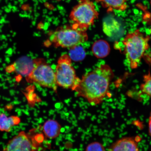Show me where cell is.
Wrapping results in <instances>:
<instances>
[{"mask_svg": "<svg viewBox=\"0 0 151 151\" xmlns=\"http://www.w3.org/2000/svg\"><path fill=\"white\" fill-rule=\"evenodd\" d=\"M11 68L17 73L27 76L32 70L34 65V60L27 56L22 57L11 65Z\"/></svg>", "mask_w": 151, "mask_h": 151, "instance_id": "9c48e42d", "label": "cell"}, {"mask_svg": "<svg viewBox=\"0 0 151 151\" xmlns=\"http://www.w3.org/2000/svg\"><path fill=\"white\" fill-rule=\"evenodd\" d=\"M109 43L103 40L100 39L94 42L92 46V52L94 56L99 58L106 57L110 52Z\"/></svg>", "mask_w": 151, "mask_h": 151, "instance_id": "30bf717a", "label": "cell"}, {"mask_svg": "<svg viewBox=\"0 0 151 151\" xmlns=\"http://www.w3.org/2000/svg\"><path fill=\"white\" fill-rule=\"evenodd\" d=\"M61 126L54 120H49L45 123L43 126V131L47 137L54 139L59 136L61 132Z\"/></svg>", "mask_w": 151, "mask_h": 151, "instance_id": "7c38bea8", "label": "cell"}, {"mask_svg": "<svg viewBox=\"0 0 151 151\" xmlns=\"http://www.w3.org/2000/svg\"><path fill=\"white\" fill-rule=\"evenodd\" d=\"M108 151H139L137 143L133 138L126 137L113 143Z\"/></svg>", "mask_w": 151, "mask_h": 151, "instance_id": "ba28073f", "label": "cell"}, {"mask_svg": "<svg viewBox=\"0 0 151 151\" xmlns=\"http://www.w3.org/2000/svg\"><path fill=\"white\" fill-rule=\"evenodd\" d=\"M143 81L140 86L141 91L151 98V74L150 73L143 76Z\"/></svg>", "mask_w": 151, "mask_h": 151, "instance_id": "2e32d148", "label": "cell"}, {"mask_svg": "<svg viewBox=\"0 0 151 151\" xmlns=\"http://www.w3.org/2000/svg\"><path fill=\"white\" fill-rule=\"evenodd\" d=\"M36 147L34 137L21 131L9 141L3 151H36Z\"/></svg>", "mask_w": 151, "mask_h": 151, "instance_id": "52a82bcc", "label": "cell"}, {"mask_svg": "<svg viewBox=\"0 0 151 151\" xmlns=\"http://www.w3.org/2000/svg\"><path fill=\"white\" fill-rule=\"evenodd\" d=\"M20 122V118L18 116H7L4 113H1L0 114V131L10 132L11 128L18 125Z\"/></svg>", "mask_w": 151, "mask_h": 151, "instance_id": "8fae6325", "label": "cell"}, {"mask_svg": "<svg viewBox=\"0 0 151 151\" xmlns=\"http://www.w3.org/2000/svg\"><path fill=\"white\" fill-rule=\"evenodd\" d=\"M114 76L109 65H100L84 75L74 91L92 105H99L108 95L109 84Z\"/></svg>", "mask_w": 151, "mask_h": 151, "instance_id": "6da1fadb", "label": "cell"}, {"mask_svg": "<svg viewBox=\"0 0 151 151\" xmlns=\"http://www.w3.org/2000/svg\"><path fill=\"white\" fill-rule=\"evenodd\" d=\"M147 16H148V17H145L144 19L148 23L150 24L151 26V13H150V14H146Z\"/></svg>", "mask_w": 151, "mask_h": 151, "instance_id": "ac0fdd59", "label": "cell"}, {"mask_svg": "<svg viewBox=\"0 0 151 151\" xmlns=\"http://www.w3.org/2000/svg\"><path fill=\"white\" fill-rule=\"evenodd\" d=\"M150 4H151V0H150Z\"/></svg>", "mask_w": 151, "mask_h": 151, "instance_id": "ffe728a7", "label": "cell"}, {"mask_svg": "<svg viewBox=\"0 0 151 151\" xmlns=\"http://www.w3.org/2000/svg\"><path fill=\"white\" fill-rule=\"evenodd\" d=\"M106 8L109 10H114L123 11L127 7V0H98Z\"/></svg>", "mask_w": 151, "mask_h": 151, "instance_id": "5bb4252c", "label": "cell"}, {"mask_svg": "<svg viewBox=\"0 0 151 151\" xmlns=\"http://www.w3.org/2000/svg\"><path fill=\"white\" fill-rule=\"evenodd\" d=\"M69 55L71 60L75 62H80L85 58L86 52L83 47L78 45L70 48Z\"/></svg>", "mask_w": 151, "mask_h": 151, "instance_id": "9a60e30c", "label": "cell"}, {"mask_svg": "<svg viewBox=\"0 0 151 151\" xmlns=\"http://www.w3.org/2000/svg\"><path fill=\"white\" fill-rule=\"evenodd\" d=\"M120 24L113 17H109L104 20L103 23V31L109 36H112L119 31Z\"/></svg>", "mask_w": 151, "mask_h": 151, "instance_id": "4fadbf2b", "label": "cell"}, {"mask_svg": "<svg viewBox=\"0 0 151 151\" xmlns=\"http://www.w3.org/2000/svg\"><path fill=\"white\" fill-rule=\"evenodd\" d=\"M99 15L92 1L81 0L78 4L73 7L69 18L73 22L72 25L86 31L90 26L93 25Z\"/></svg>", "mask_w": 151, "mask_h": 151, "instance_id": "277c9868", "label": "cell"}, {"mask_svg": "<svg viewBox=\"0 0 151 151\" xmlns=\"http://www.w3.org/2000/svg\"><path fill=\"white\" fill-rule=\"evenodd\" d=\"M55 74L58 86L66 89L74 91L81 80L77 76L72 65L71 60L67 54L63 55L58 58Z\"/></svg>", "mask_w": 151, "mask_h": 151, "instance_id": "8992f818", "label": "cell"}, {"mask_svg": "<svg viewBox=\"0 0 151 151\" xmlns=\"http://www.w3.org/2000/svg\"><path fill=\"white\" fill-rule=\"evenodd\" d=\"M86 151H105V150L104 147L101 143L94 142L88 145Z\"/></svg>", "mask_w": 151, "mask_h": 151, "instance_id": "e0dca14e", "label": "cell"}, {"mask_svg": "<svg viewBox=\"0 0 151 151\" xmlns=\"http://www.w3.org/2000/svg\"><path fill=\"white\" fill-rule=\"evenodd\" d=\"M150 37L139 29L127 34L123 43L126 59L132 69L137 68L145 52L150 47Z\"/></svg>", "mask_w": 151, "mask_h": 151, "instance_id": "7a4b0ae2", "label": "cell"}, {"mask_svg": "<svg viewBox=\"0 0 151 151\" xmlns=\"http://www.w3.org/2000/svg\"><path fill=\"white\" fill-rule=\"evenodd\" d=\"M149 133L151 137V113L149 120Z\"/></svg>", "mask_w": 151, "mask_h": 151, "instance_id": "d6986e66", "label": "cell"}, {"mask_svg": "<svg viewBox=\"0 0 151 151\" xmlns=\"http://www.w3.org/2000/svg\"><path fill=\"white\" fill-rule=\"evenodd\" d=\"M88 39L86 31L72 25H65L50 32L48 43L56 48H70L86 42Z\"/></svg>", "mask_w": 151, "mask_h": 151, "instance_id": "3957f363", "label": "cell"}, {"mask_svg": "<svg viewBox=\"0 0 151 151\" xmlns=\"http://www.w3.org/2000/svg\"><path fill=\"white\" fill-rule=\"evenodd\" d=\"M34 65L31 72L26 77L28 83H37L43 87L51 88L57 92L55 73L43 58L34 59Z\"/></svg>", "mask_w": 151, "mask_h": 151, "instance_id": "5b68a950", "label": "cell"}]
</instances>
